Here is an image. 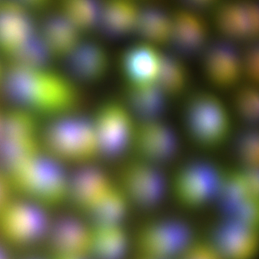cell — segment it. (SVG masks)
I'll return each instance as SVG.
<instances>
[{"instance_id": "f546056e", "label": "cell", "mask_w": 259, "mask_h": 259, "mask_svg": "<svg viewBox=\"0 0 259 259\" xmlns=\"http://www.w3.org/2000/svg\"><path fill=\"white\" fill-rule=\"evenodd\" d=\"M12 65L26 68L50 67L54 58L39 32L10 58Z\"/></svg>"}, {"instance_id": "9c48e42d", "label": "cell", "mask_w": 259, "mask_h": 259, "mask_svg": "<svg viewBox=\"0 0 259 259\" xmlns=\"http://www.w3.org/2000/svg\"><path fill=\"white\" fill-rule=\"evenodd\" d=\"M258 170H225L217 201L224 218L258 227Z\"/></svg>"}, {"instance_id": "d4e9b609", "label": "cell", "mask_w": 259, "mask_h": 259, "mask_svg": "<svg viewBox=\"0 0 259 259\" xmlns=\"http://www.w3.org/2000/svg\"><path fill=\"white\" fill-rule=\"evenodd\" d=\"M92 231V258H125L131 240L123 223L93 226Z\"/></svg>"}, {"instance_id": "e0dca14e", "label": "cell", "mask_w": 259, "mask_h": 259, "mask_svg": "<svg viewBox=\"0 0 259 259\" xmlns=\"http://www.w3.org/2000/svg\"><path fill=\"white\" fill-rule=\"evenodd\" d=\"M38 31L32 14L21 3H1L0 51L10 58Z\"/></svg>"}, {"instance_id": "9a60e30c", "label": "cell", "mask_w": 259, "mask_h": 259, "mask_svg": "<svg viewBox=\"0 0 259 259\" xmlns=\"http://www.w3.org/2000/svg\"><path fill=\"white\" fill-rule=\"evenodd\" d=\"M92 228L74 214H63L51 221L47 238L54 255L91 257Z\"/></svg>"}, {"instance_id": "74e56055", "label": "cell", "mask_w": 259, "mask_h": 259, "mask_svg": "<svg viewBox=\"0 0 259 259\" xmlns=\"http://www.w3.org/2000/svg\"><path fill=\"white\" fill-rule=\"evenodd\" d=\"M52 259H93L91 257L81 256H59V255H54Z\"/></svg>"}, {"instance_id": "52a82bcc", "label": "cell", "mask_w": 259, "mask_h": 259, "mask_svg": "<svg viewBox=\"0 0 259 259\" xmlns=\"http://www.w3.org/2000/svg\"><path fill=\"white\" fill-rule=\"evenodd\" d=\"M194 237L193 228L183 220L163 218L143 225L134 245L139 258L177 259Z\"/></svg>"}, {"instance_id": "484cf974", "label": "cell", "mask_w": 259, "mask_h": 259, "mask_svg": "<svg viewBox=\"0 0 259 259\" xmlns=\"http://www.w3.org/2000/svg\"><path fill=\"white\" fill-rule=\"evenodd\" d=\"M171 15L155 7L141 8L135 32L141 41L156 48L171 44Z\"/></svg>"}, {"instance_id": "1f68e13d", "label": "cell", "mask_w": 259, "mask_h": 259, "mask_svg": "<svg viewBox=\"0 0 259 259\" xmlns=\"http://www.w3.org/2000/svg\"><path fill=\"white\" fill-rule=\"evenodd\" d=\"M259 136L256 130L242 131L236 141V153L241 168L258 170Z\"/></svg>"}, {"instance_id": "2e32d148", "label": "cell", "mask_w": 259, "mask_h": 259, "mask_svg": "<svg viewBox=\"0 0 259 259\" xmlns=\"http://www.w3.org/2000/svg\"><path fill=\"white\" fill-rule=\"evenodd\" d=\"M203 68L206 78L214 88L232 90L243 79L241 53L233 42L221 40L204 51Z\"/></svg>"}, {"instance_id": "7c38bea8", "label": "cell", "mask_w": 259, "mask_h": 259, "mask_svg": "<svg viewBox=\"0 0 259 259\" xmlns=\"http://www.w3.org/2000/svg\"><path fill=\"white\" fill-rule=\"evenodd\" d=\"M132 148L139 159L161 166L176 157L180 141L175 130L163 119L138 121Z\"/></svg>"}, {"instance_id": "ba28073f", "label": "cell", "mask_w": 259, "mask_h": 259, "mask_svg": "<svg viewBox=\"0 0 259 259\" xmlns=\"http://www.w3.org/2000/svg\"><path fill=\"white\" fill-rule=\"evenodd\" d=\"M42 204L24 197L13 199L0 217V232L18 247H29L46 240L53 218Z\"/></svg>"}, {"instance_id": "836d02e7", "label": "cell", "mask_w": 259, "mask_h": 259, "mask_svg": "<svg viewBox=\"0 0 259 259\" xmlns=\"http://www.w3.org/2000/svg\"><path fill=\"white\" fill-rule=\"evenodd\" d=\"M241 66L243 79L248 81L249 84L256 86L259 79V47L256 42H253L241 53Z\"/></svg>"}, {"instance_id": "cb8c5ba5", "label": "cell", "mask_w": 259, "mask_h": 259, "mask_svg": "<svg viewBox=\"0 0 259 259\" xmlns=\"http://www.w3.org/2000/svg\"><path fill=\"white\" fill-rule=\"evenodd\" d=\"M168 98L157 83L127 86L125 103L138 120H158L166 112Z\"/></svg>"}, {"instance_id": "603a6c76", "label": "cell", "mask_w": 259, "mask_h": 259, "mask_svg": "<svg viewBox=\"0 0 259 259\" xmlns=\"http://www.w3.org/2000/svg\"><path fill=\"white\" fill-rule=\"evenodd\" d=\"M38 32L53 58L66 59L83 40L82 33L60 12L48 15Z\"/></svg>"}, {"instance_id": "7bdbcfd3", "label": "cell", "mask_w": 259, "mask_h": 259, "mask_svg": "<svg viewBox=\"0 0 259 259\" xmlns=\"http://www.w3.org/2000/svg\"><path fill=\"white\" fill-rule=\"evenodd\" d=\"M138 259H143V258H138Z\"/></svg>"}, {"instance_id": "60d3db41", "label": "cell", "mask_w": 259, "mask_h": 259, "mask_svg": "<svg viewBox=\"0 0 259 259\" xmlns=\"http://www.w3.org/2000/svg\"><path fill=\"white\" fill-rule=\"evenodd\" d=\"M3 116L4 115H3L0 113V131H1L2 124H3Z\"/></svg>"}, {"instance_id": "ffe728a7", "label": "cell", "mask_w": 259, "mask_h": 259, "mask_svg": "<svg viewBox=\"0 0 259 259\" xmlns=\"http://www.w3.org/2000/svg\"><path fill=\"white\" fill-rule=\"evenodd\" d=\"M65 62L70 79L85 83L99 82L105 78L110 69L106 49L93 40H81L65 59Z\"/></svg>"}, {"instance_id": "30bf717a", "label": "cell", "mask_w": 259, "mask_h": 259, "mask_svg": "<svg viewBox=\"0 0 259 259\" xmlns=\"http://www.w3.org/2000/svg\"><path fill=\"white\" fill-rule=\"evenodd\" d=\"M131 207L152 210L169 194V178L161 167L136 158L122 167L118 183Z\"/></svg>"}, {"instance_id": "4dcf8cb0", "label": "cell", "mask_w": 259, "mask_h": 259, "mask_svg": "<svg viewBox=\"0 0 259 259\" xmlns=\"http://www.w3.org/2000/svg\"><path fill=\"white\" fill-rule=\"evenodd\" d=\"M233 105L237 114L245 122L256 123L259 117V93L256 86L247 83L236 88Z\"/></svg>"}, {"instance_id": "277c9868", "label": "cell", "mask_w": 259, "mask_h": 259, "mask_svg": "<svg viewBox=\"0 0 259 259\" xmlns=\"http://www.w3.org/2000/svg\"><path fill=\"white\" fill-rule=\"evenodd\" d=\"M186 125L191 138L200 147H222L231 136V116L222 100L208 92L189 97L185 109Z\"/></svg>"}, {"instance_id": "3957f363", "label": "cell", "mask_w": 259, "mask_h": 259, "mask_svg": "<svg viewBox=\"0 0 259 259\" xmlns=\"http://www.w3.org/2000/svg\"><path fill=\"white\" fill-rule=\"evenodd\" d=\"M8 177L13 190L47 207L67 197L69 173L62 162L47 152L39 153Z\"/></svg>"}, {"instance_id": "8d00e7d4", "label": "cell", "mask_w": 259, "mask_h": 259, "mask_svg": "<svg viewBox=\"0 0 259 259\" xmlns=\"http://www.w3.org/2000/svg\"><path fill=\"white\" fill-rule=\"evenodd\" d=\"M0 259H10L9 253L6 248L0 243Z\"/></svg>"}, {"instance_id": "8fae6325", "label": "cell", "mask_w": 259, "mask_h": 259, "mask_svg": "<svg viewBox=\"0 0 259 259\" xmlns=\"http://www.w3.org/2000/svg\"><path fill=\"white\" fill-rule=\"evenodd\" d=\"M100 157L117 159L132 148L136 123L125 103L107 100L93 118Z\"/></svg>"}, {"instance_id": "d6986e66", "label": "cell", "mask_w": 259, "mask_h": 259, "mask_svg": "<svg viewBox=\"0 0 259 259\" xmlns=\"http://www.w3.org/2000/svg\"><path fill=\"white\" fill-rule=\"evenodd\" d=\"M162 53L144 42L133 44L121 54L120 66L127 86L157 83Z\"/></svg>"}, {"instance_id": "7402d4cb", "label": "cell", "mask_w": 259, "mask_h": 259, "mask_svg": "<svg viewBox=\"0 0 259 259\" xmlns=\"http://www.w3.org/2000/svg\"><path fill=\"white\" fill-rule=\"evenodd\" d=\"M141 7L131 1L101 3L97 28L112 39L122 38L136 31Z\"/></svg>"}, {"instance_id": "4316f807", "label": "cell", "mask_w": 259, "mask_h": 259, "mask_svg": "<svg viewBox=\"0 0 259 259\" xmlns=\"http://www.w3.org/2000/svg\"><path fill=\"white\" fill-rule=\"evenodd\" d=\"M190 83L187 66L178 56L162 53L157 83L168 97L183 94Z\"/></svg>"}, {"instance_id": "f35d334b", "label": "cell", "mask_w": 259, "mask_h": 259, "mask_svg": "<svg viewBox=\"0 0 259 259\" xmlns=\"http://www.w3.org/2000/svg\"><path fill=\"white\" fill-rule=\"evenodd\" d=\"M23 259H45L42 258V257L36 256V255H30V256L25 257V258Z\"/></svg>"}, {"instance_id": "f1b7e54d", "label": "cell", "mask_w": 259, "mask_h": 259, "mask_svg": "<svg viewBox=\"0 0 259 259\" xmlns=\"http://www.w3.org/2000/svg\"><path fill=\"white\" fill-rule=\"evenodd\" d=\"M101 3L94 1H68L59 12L81 33L97 28Z\"/></svg>"}, {"instance_id": "4fadbf2b", "label": "cell", "mask_w": 259, "mask_h": 259, "mask_svg": "<svg viewBox=\"0 0 259 259\" xmlns=\"http://www.w3.org/2000/svg\"><path fill=\"white\" fill-rule=\"evenodd\" d=\"M115 184L98 165L93 162L82 163L69 174L66 199L88 214Z\"/></svg>"}, {"instance_id": "d590c367", "label": "cell", "mask_w": 259, "mask_h": 259, "mask_svg": "<svg viewBox=\"0 0 259 259\" xmlns=\"http://www.w3.org/2000/svg\"><path fill=\"white\" fill-rule=\"evenodd\" d=\"M183 3L184 8L196 12V13L202 14L203 12H213L219 6L221 3L217 1H187Z\"/></svg>"}, {"instance_id": "e575fe53", "label": "cell", "mask_w": 259, "mask_h": 259, "mask_svg": "<svg viewBox=\"0 0 259 259\" xmlns=\"http://www.w3.org/2000/svg\"><path fill=\"white\" fill-rule=\"evenodd\" d=\"M13 186L10 183L9 178L4 173L0 171V217L11 202Z\"/></svg>"}, {"instance_id": "b9f144b4", "label": "cell", "mask_w": 259, "mask_h": 259, "mask_svg": "<svg viewBox=\"0 0 259 259\" xmlns=\"http://www.w3.org/2000/svg\"><path fill=\"white\" fill-rule=\"evenodd\" d=\"M0 6H1V3H0Z\"/></svg>"}, {"instance_id": "8992f818", "label": "cell", "mask_w": 259, "mask_h": 259, "mask_svg": "<svg viewBox=\"0 0 259 259\" xmlns=\"http://www.w3.org/2000/svg\"><path fill=\"white\" fill-rule=\"evenodd\" d=\"M37 117L14 109L3 116L0 131V171L7 176L42 151Z\"/></svg>"}, {"instance_id": "ac0fdd59", "label": "cell", "mask_w": 259, "mask_h": 259, "mask_svg": "<svg viewBox=\"0 0 259 259\" xmlns=\"http://www.w3.org/2000/svg\"><path fill=\"white\" fill-rule=\"evenodd\" d=\"M171 44L180 54L194 56L208 47L209 27L202 14L186 8L171 15Z\"/></svg>"}, {"instance_id": "44dd1931", "label": "cell", "mask_w": 259, "mask_h": 259, "mask_svg": "<svg viewBox=\"0 0 259 259\" xmlns=\"http://www.w3.org/2000/svg\"><path fill=\"white\" fill-rule=\"evenodd\" d=\"M214 13V25L226 40H255L258 37L257 16L250 2L221 3Z\"/></svg>"}, {"instance_id": "ab89813d", "label": "cell", "mask_w": 259, "mask_h": 259, "mask_svg": "<svg viewBox=\"0 0 259 259\" xmlns=\"http://www.w3.org/2000/svg\"><path fill=\"white\" fill-rule=\"evenodd\" d=\"M3 74H4V71H3L1 65H0V83H1L2 79H3Z\"/></svg>"}, {"instance_id": "d6a6232c", "label": "cell", "mask_w": 259, "mask_h": 259, "mask_svg": "<svg viewBox=\"0 0 259 259\" xmlns=\"http://www.w3.org/2000/svg\"><path fill=\"white\" fill-rule=\"evenodd\" d=\"M177 259H224L210 238L194 239Z\"/></svg>"}, {"instance_id": "6da1fadb", "label": "cell", "mask_w": 259, "mask_h": 259, "mask_svg": "<svg viewBox=\"0 0 259 259\" xmlns=\"http://www.w3.org/2000/svg\"><path fill=\"white\" fill-rule=\"evenodd\" d=\"M5 95L19 110L49 118L74 112L81 97L74 81L48 68L10 64L1 83Z\"/></svg>"}, {"instance_id": "83f0119b", "label": "cell", "mask_w": 259, "mask_h": 259, "mask_svg": "<svg viewBox=\"0 0 259 259\" xmlns=\"http://www.w3.org/2000/svg\"><path fill=\"white\" fill-rule=\"evenodd\" d=\"M130 207L127 199L115 183L88 214L93 226L124 223Z\"/></svg>"}, {"instance_id": "5bb4252c", "label": "cell", "mask_w": 259, "mask_h": 259, "mask_svg": "<svg viewBox=\"0 0 259 259\" xmlns=\"http://www.w3.org/2000/svg\"><path fill=\"white\" fill-rule=\"evenodd\" d=\"M224 259H256L258 227L223 218L209 237Z\"/></svg>"}, {"instance_id": "5b68a950", "label": "cell", "mask_w": 259, "mask_h": 259, "mask_svg": "<svg viewBox=\"0 0 259 259\" xmlns=\"http://www.w3.org/2000/svg\"><path fill=\"white\" fill-rule=\"evenodd\" d=\"M224 169L205 160L182 165L169 178V194L183 208L197 210L216 202Z\"/></svg>"}, {"instance_id": "7a4b0ae2", "label": "cell", "mask_w": 259, "mask_h": 259, "mask_svg": "<svg viewBox=\"0 0 259 259\" xmlns=\"http://www.w3.org/2000/svg\"><path fill=\"white\" fill-rule=\"evenodd\" d=\"M40 141L48 154L62 163L82 164L100 156L93 118L76 111L51 118L40 132Z\"/></svg>"}]
</instances>
